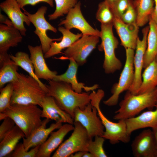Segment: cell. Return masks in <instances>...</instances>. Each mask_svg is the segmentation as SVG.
<instances>
[{"label":"cell","instance_id":"obj_17","mask_svg":"<svg viewBox=\"0 0 157 157\" xmlns=\"http://www.w3.org/2000/svg\"><path fill=\"white\" fill-rule=\"evenodd\" d=\"M41 105L42 117L54 120L57 122L73 124L74 119L58 106L53 97L47 95L43 98Z\"/></svg>","mask_w":157,"mask_h":157},{"label":"cell","instance_id":"obj_11","mask_svg":"<svg viewBox=\"0 0 157 157\" xmlns=\"http://www.w3.org/2000/svg\"><path fill=\"white\" fill-rule=\"evenodd\" d=\"M74 120L85 128L90 139L96 136H102L104 133L105 128L98 115L97 109L90 103L83 110L78 108L75 109Z\"/></svg>","mask_w":157,"mask_h":157},{"label":"cell","instance_id":"obj_9","mask_svg":"<svg viewBox=\"0 0 157 157\" xmlns=\"http://www.w3.org/2000/svg\"><path fill=\"white\" fill-rule=\"evenodd\" d=\"M24 13L27 16L29 20L35 28L34 33L39 38L43 53L45 54L49 50L51 43L53 41H60L62 37L58 38L51 39L47 34L48 30L54 33L57 32V29L51 25L46 20L44 15L47 9L45 6L40 7L34 14H31L24 8L22 9Z\"/></svg>","mask_w":157,"mask_h":157},{"label":"cell","instance_id":"obj_15","mask_svg":"<svg viewBox=\"0 0 157 157\" xmlns=\"http://www.w3.org/2000/svg\"><path fill=\"white\" fill-rule=\"evenodd\" d=\"M117 33L121 41V45L125 49H136L139 27L136 22L127 24L120 18L115 17L113 22Z\"/></svg>","mask_w":157,"mask_h":157},{"label":"cell","instance_id":"obj_36","mask_svg":"<svg viewBox=\"0 0 157 157\" xmlns=\"http://www.w3.org/2000/svg\"><path fill=\"white\" fill-rule=\"evenodd\" d=\"M133 0H117L110 6L115 17L120 18Z\"/></svg>","mask_w":157,"mask_h":157},{"label":"cell","instance_id":"obj_33","mask_svg":"<svg viewBox=\"0 0 157 157\" xmlns=\"http://www.w3.org/2000/svg\"><path fill=\"white\" fill-rule=\"evenodd\" d=\"M94 140L90 139L88 147V151L91 153L94 157H107L103 145L105 139L102 137L96 136Z\"/></svg>","mask_w":157,"mask_h":157},{"label":"cell","instance_id":"obj_6","mask_svg":"<svg viewBox=\"0 0 157 157\" xmlns=\"http://www.w3.org/2000/svg\"><path fill=\"white\" fill-rule=\"evenodd\" d=\"M113 24H102L101 26L100 38L101 43L98 46L100 51H104V58L103 67L107 74L113 73L122 67L120 61L116 57L115 50L117 48L118 41L114 35Z\"/></svg>","mask_w":157,"mask_h":157},{"label":"cell","instance_id":"obj_5","mask_svg":"<svg viewBox=\"0 0 157 157\" xmlns=\"http://www.w3.org/2000/svg\"><path fill=\"white\" fill-rule=\"evenodd\" d=\"M104 94V91L101 89L99 90L97 92L93 91L90 94V103L97 108L98 115L105 128L104 133L101 136L105 139L108 140L112 144L120 142L128 143L130 140L131 135L128 132L125 120H119L116 123L113 122L106 117L100 109V103Z\"/></svg>","mask_w":157,"mask_h":157},{"label":"cell","instance_id":"obj_30","mask_svg":"<svg viewBox=\"0 0 157 157\" xmlns=\"http://www.w3.org/2000/svg\"><path fill=\"white\" fill-rule=\"evenodd\" d=\"M9 56L11 59L17 65L21 67L27 72L30 76L36 80L47 93V88L46 85L44 84L36 76L33 63L28 54L24 52L19 51L14 56L9 54Z\"/></svg>","mask_w":157,"mask_h":157},{"label":"cell","instance_id":"obj_39","mask_svg":"<svg viewBox=\"0 0 157 157\" xmlns=\"http://www.w3.org/2000/svg\"><path fill=\"white\" fill-rule=\"evenodd\" d=\"M21 9H23L26 6L30 5L34 6L38 3L44 2L48 4L51 7L54 6L53 0H16Z\"/></svg>","mask_w":157,"mask_h":157},{"label":"cell","instance_id":"obj_22","mask_svg":"<svg viewBox=\"0 0 157 157\" xmlns=\"http://www.w3.org/2000/svg\"><path fill=\"white\" fill-rule=\"evenodd\" d=\"M70 63L67 70L64 74L57 75L52 80L56 81H62L70 84L75 92L81 93L82 89L86 92L93 91L99 87L97 84L91 86H85V84L79 83L77 80L76 74L78 65L73 59L69 58Z\"/></svg>","mask_w":157,"mask_h":157},{"label":"cell","instance_id":"obj_18","mask_svg":"<svg viewBox=\"0 0 157 157\" xmlns=\"http://www.w3.org/2000/svg\"><path fill=\"white\" fill-rule=\"evenodd\" d=\"M74 129L72 124L65 123L55 131H52L49 137L41 144L36 157H49L51 153L61 144L65 136Z\"/></svg>","mask_w":157,"mask_h":157},{"label":"cell","instance_id":"obj_46","mask_svg":"<svg viewBox=\"0 0 157 157\" xmlns=\"http://www.w3.org/2000/svg\"><path fill=\"white\" fill-rule=\"evenodd\" d=\"M117 0H104V1L110 6Z\"/></svg>","mask_w":157,"mask_h":157},{"label":"cell","instance_id":"obj_26","mask_svg":"<svg viewBox=\"0 0 157 157\" xmlns=\"http://www.w3.org/2000/svg\"><path fill=\"white\" fill-rule=\"evenodd\" d=\"M25 137L23 131L16 125L0 141V157H5L13 151L19 140Z\"/></svg>","mask_w":157,"mask_h":157},{"label":"cell","instance_id":"obj_37","mask_svg":"<svg viewBox=\"0 0 157 157\" xmlns=\"http://www.w3.org/2000/svg\"><path fill=\"white\" fill-rule=\"evenodd\" d=\"M136 18L137 13L133 1L120 19L124 23L130 24L136 22Z\"/></svg>","mask_w":157,"mask_h":157},{"label":"cell","instance_id":"obj_21","mask_svg":"<svg viewBox=\"0 0 157 157\" xmlns=\"http://www.w3.org/2000/svg\"><path fill=\"white\" fill-rule=\"evenodd\" d=\"M22 35L13 25L0 24V57L8 54L11 47L17 46L22 40Z\"/></svg>","mask_w":157,"mask_h":157},{"label":"cell","instance_id":"obj_41","mask_svg":"<svg viewBox=\"0 0 157 157\" xmlns=\"http://www.w3.org/2000/svg\"><path fill=\"white\" fill-rule=\"evenodd\" d=\"M0 22L1 23L7 25L13 24L12 22L8 17H6L1 13H0Z\"/></svg>","mask_w":157,"mask_h":157},{"label":"cell","instance_id":"obj_45","mask_svg":"<svg viewBox=\"0 0 157 157\" xmlns=\"http://www.w3.org/2000/svg\"><path fill=\"white\" fill-rule=\"evenodd\" d=\"M6 115L3 112H0V120H3L7 117Z\"/></svg>","mask_w":157,"mask_h":157},{"label":"cell","instance_id":"obj_4","mask_svg":"<svg viewBox=\"0 0 157 157\" xmlns=\"http://www.w3.org/2000/svg\"><path fill=\"white\" fill-rule=\"evenodd\" d=\"M42 112V110L35 104H13L2 112L13 120L26 138L41 124Z\"/></svg>","mask_w":157,"mask_h":157},{"label":"cell","instance_id":"obj_38","mask_svg":"<svg viewBox=\"0 0 157 157\" xmlns=\"http://www.w3.org/2000/svg\"><path fill=\"white\" fill-rule=\"evenodd\" d=\"M16 124L11 118L7 117L3 120L0 126V141L14 127Z\"/></svg>","mask_w":157,"mask_h":157},{"label":"cell","instance_id":"obj_43","mask_svg":"<svg viewBox=\"0 0 157 157\" xmlns=\"http://www.w3.org/2000/svg\"><path fill=\"white\" fill-rule=\"evenodd\" d=\"M84 151H79L76 152L71 155L70 157H83L85 152Z\"/></svg>","mask_w":157,"mask_h":157},{"label":"cell","instance_id":"obj_29","mask_svg":"<svg viewBox=\"0 0 157 157\" xmlns=\"http://www.w3.org/2000/svg\"><path fill=\"white\" fill-rule=\"evenodd\" d=\"M133 5L136 13V23L142 27L149 22L154 8V0H134Z\"/></svg>","mask_w":157,"mask_h":157},{"label":"cell","instance_id":"obj_1","mask_svg":"<svg viewBox=\"0 0 157 157\" xmlns=\"http://www.w3.org/2000/svg\"><path fill=\"white\" fill-rule=\"evenodd\" d=\"M46 85L47 95L53 97L58 106L74 119V111L78 108L83 109L90 102L88 93H78L72 89L71 85L62 81L48 80Z\"/></svg>","mask_w":157,"mask_h":157},{"label":"cell","instance_id":"obj_16","mask_svg":"<svg viewBox=\"0 0 157 157\" xmlns=\"http://www.w3.org/2000/svg\"><path fill=\"white\" fill-rule=\"evenodd\" d=\"M0 8L8 16L14 26L19 30L22 36L26 35L25 23L28 26L31 23L28 17L21 10L16 0H5L0 4Z\"/></svg>","mask_w":157,"mask_h":157},{"label":"cell","instance_id":"obj_42","mask_svg":"<svg viewBox=\"0 0 157 157\" xmlns=\"http://www.w3.org/2000/svg\"><path fill=\"white\" fill-rule=\"evenodd\" d=\"M157 149V127L152 129Z\"/></svg>","mask_w":157,"mask_h":157},{"label":"cell","instance_id":"obj_31","mask_svg":"<svg viewBox=\"0 0 157 157\" xmlns=\"http://www.w3.org/2000/svg\"><path fill=\"white\" fill-rule=\"evenodd\" d=\"M56 9L52 14L48 17L49 20H55L59 17L67 14L78 2L77 0H54Z\"/></svg>","mask_w":157,"mask_h":157},{"label":"cell","instance_id":"obj_8","mask_svg":"<svg viewBox=\"0 0 157 157\" xmlns=\"http://www.w3.org/2000/svg\"><path fill=\"white\" fill-rule=\"evenodd\" d=\"M126 49V60L124 68L121 74L119 81L114 84L111 90L112 95L104 103L108 106L117 104L120 94L125 90H128L131 86L134 78V50Z\"/></svg>","mask_w":157,"mask_h":157},{"label":"cell","instance_id":"obj_32","mask_svg":"<svg viewBox=\"0 0 157 157\" xmlns=\"http://www.w3.org/2000/svg\"><path fill=\"white\" fill-rule=\"evenodd\" d=\"M96 17L102 24H113L115 17L110 7L104 1L99 4Z\"/></svg>","mask_w":157,"mask_h":157},{"label":"cell","instance_id":"obj_3","mask_svg":"<svg viewBox=\"0 0 157 157\" xmlns=\"http://www.w3.org/2000/svg\"><path fill=\"white\" fill-rule=\"evenodd\" d=\"M157 105V87L149 91L134 94L127 90L113 118L119 120L135 116L146 108L152 110Z\"/></svg>","mask_w":157,"mask_h":157},{"label":"cell","instance_id":"obj_13","mask_svg":"<svg viewBox=\"0 0 157 157\" xmlns=\"http://www.w3.org/2000/svg\"><path fill=\"white\" fill-rule=\"evenodd\" d=\"M149 30V26L143 28L142 31V39L140 40L138 37L137 39L133 61L134 80L131 86L128 90L134 94H137L142 81V72L143 68L144 57L147 47V37Z\"/></svg>","mask_w":157,"mask_h":157},{"label":"cell","instance_id":"obj_24","mask_svg":"<svg viewBox=\"0 0 157 157\" xmlns=\"http://www.w3.org/2000/svg\"><path fill=\"white\" fill-rule=\"evenodd\" d=\"M58 30L62 34V39L59 42L55 41L51 43L49 50L44 54V57L45 58L61 53L62 50L70 46L83 35L82 33L75 34L70 30L61 26L58 27Z\"/></svg>","mask_w":157,"mask_h":157},{"label":"cell","instance_id":"obj_27","mask_svg":"<svg viewBox=\"0 0 157 157\" xmlns=\"http://www.w3.org/2000/svg\"><path fill=\"white\" fill-rule=\"evenodd\" d=\"M0 88L8 83L15 81L17 78L18 66L9 55L0 61Z\"/></svg>","mask_w":157,"mask_h":157},{"label":"cell","instance_id":"obj_28","mask_svg":"<svg viewBox=\"0 0 157 157\" xmlns=\"http://www.w3.org/2000/svg\"><path fill=\"white\" fill-rule=\"evenodd\" d=\"M142 77L137 94L150 91L157 87V63L155 60L145 68Z\"/></svg>","mask_w":157,"mask_h":157},{"label":"cell","instance_id":"obj_25","mask_svg":"<svg viewBox=\"0 0 157 157\" xmlns=\"http://www.w3.org/2000/svg\"><path fill=\"white\" fill-rule=\"evenodd\" d=\"M147 45L144 57L143 68L153 61L157 55V25L150 18Z\"/></svg>","mask_w":157,"mask_h":157},{"label":"cell","instance_id":"obj_19","mask_svg":"<svg viewBox=\"0 0 157 157\" xmlns=\"http://www.w3.org/2000/svg\"><path fill=\"white\" fill-rule=\"evenodd\" d=\"M50 120L45 118L42 121L41 124L28 137L22 138V143L26 151H29L32 148L41 145L46 141L52 131L58 129L62 125V123L56 122L51 124L47 128V125Z\"/></svg>","mask_w":157,"mask_h":157},{"label":"cell","instance_id":"obj_10","mask_svg":"<svg viewBox=\"0 0 157 157\" xmlns=\"http://www.w3.org/2000/svg\"><path fill=\"white\" fill-rule=\"evenodd\" d=\"M99 38L95 35H83L65 51V56L59 58L67 60L71 58L78 65H84L86 62L88 57L96 48L99 41Z\"/></svg>","mask_w":157,"mask_h":157},{"label":"cell","instance_id":"obj_35","mask_svg":"<svg viewBox=\"0 0 157 157\" xmlns=\"http://www.w3.org/2000/svg\"><path fill=\"white\" fill-rule=\"evenodd\" d=\"M40 145L36 146L30 150L26 151L23 143H18L13 152L9 155L12 157H36Z\"/></svg>","mask_w":157,"mask_h":157},{"label":"cell","instance_id":"obj_34","mask_svg":"<svg viewBox=\"0 0 157 157\" xmlns=\"http://www.w3.org/2000/svg\"><path fill=\"white\" fill-rule=\"evenodd\" d=\"M13 90L11 83H8L4 87L0 88V112H3L10 105Z\"/></svg>","mask_w":157,"mask_h":157},{"label":"cell","instance_id":"obj_44","mask_svg":"<svg viewBox=\"0 0 157 157\" xmlns=\"http://www.w3.org/2000/svg\"><path fill=\"white\" fill-rule=\"evenodd\" d=\"M83 157H94L93 155L88 151H85Z\"/></svg>","mask_w":157,"mask_h":157},{"label":"cell","instance_id":"obj_47","mask_svg":"<svg viewBox=\"0 0 157 157\" xmlns=\"http://www.w3.org/2000/svg\"><path fill=\"white\" fill-rule=\"evenodd\" d=\"M154 60L157 63V55L156 56Z\"/></svg>","mask_w":157,"mask_h":157},{"label":"cell","instance_id":"obj_7","mask_svg":"<svg viewBox=\"0 0 157 157\" xmlns=\"http://www.w3.org/2000/svg\"><path fill=\"white\" fill-rule=\"evenodd\" d=\"M74 129L69 138L62 143L53 157H68L79 151H88L90 139L85 128L79 122L74 121Z\"/></svg>","mask_w":157,"mask_h":157},{"label":"cell","instance_id":"obj_23","mask_svg":"<svg viewBox=\"0 0 157 157\" xmlns=\"http://www.w3.org/2000/svg\"><path fill=\"white\" fill-rule=\"evenodd\" d=\"M154 110H149L137 116L125 120L128 133L131 135L137 130L157 127V105Z\"/></svg>","mask_w":157,"mask_h":157},{"label":"cell","instance_id":"obj_14","mask_svg":"<svg viewBox=\"0 0 157 157\" xmlns=\"http://www.w3.org/2000/svg\"><path fill=\"white\" fill-rule=\"evenodd\" d=\"M135 157H156L157 149L152 130L145 129L137 135L131 145Z\"/></svg>","mask_w":157,"mask_h":157},{"label":"cell","instance_id":"obj_40","mask_svg":"<svg viewBox=\"0 0 157 157\" xmlns=\"http://www.w3.org/2000/svg\"><path fill=\"white\" fill-rule=\"evenodd\" d=\"M155 6L150 16V18L157 25V0H154Z\"/></svg>","mask_w":157,"mask_h":157},{"label":"cell","instance_id":"obj_20","mask_svg":"<svg viewBox=\"0 0 157 157\" xmlns=\"http://www.w3.org/2000/svg\"><path fill=\"white\" fill-rule=\"evenodd\" d=\"M30 59L33 63L35 74L37 78L49 80H52L57 75L56 71L50 70L45 62L41 45L28 46Z\"/></svg>","mask_w":157,"mask_h":157},{"label":"cell","instance_id":"obj_48","mask_svg":"<svg viewBox=\"0 0 157 157\" xmlns=\"http://www.w3.org/2000/svg\"><path fill=\"white\" fill-rule=\"evenodd\" d=\"M156 157H157V154H156Z\"/></svg>","mask_w":157,"mask_h":157},{"label":"cell","instance_id":"obj_12","mask_svg":"<svg viewBox=\"0 0 157 157\" xmlns=\"http://www.w3.org/2000/svg\"><path fill=\"white\" fill-rule=\"evenodd\" d=\"M81 6V2H78L68 13L65 19L60 22L58 26L63 25L69 30L76 28L80 31L83 35H95L100 37V31L93 28L86 21L82 14Z\"/></svg>","mask_w":157,"mask_h":157},{"label":"cell","instance_id":"obj_2","mask_svg":"<svg viewBox=\"0 0 157 157\" xmlns=\"http://www.w3.org/2000/svg\"><path fill=\"white\" fill-rule=\"evenodd\" d=\"M17 79L12 82L13 90L10 104H33L41 107L47 93L39 82L30 76L17 74Z\"/></svg>","mask_w":157,"mask_h":157}]
</instances>
